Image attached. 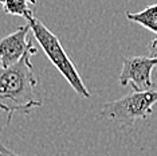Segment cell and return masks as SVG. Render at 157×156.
I'll return each mask as SVG.
<instances>
[{
    "label": "cell",
    "mask_w": 157,
    "mask_h": 156,
    "mask_svg": "<svg viewBox=\"0 0 157 156\" xmlns=\"http://www.w3.org/2000/svg\"><path fill=\"white\" fill-rule=\"evenodd\" d=\"M36 51L31 41L19 62L10 67L0 66V111L7 113V124L11 123L15 113L27 115L31 109L43 105L38 92V78L31 62V57Z\"/></svg>",
    "instance_id": "6da1fadb"
},
{
    "label": "cell",
    "mask_w": 157,
    "mask_h": 156,
    "mask_svg": "<svg viewBox=\"0 0 157 156\" xmlns=\"http://www.w3.org/2000/svg\"><path fill=\"white\" fill-rule=\"evenodd\" d=\"M27 23L30 24L34 38L38 41L39 46L44 51V54L47 55L50 62L56 67V70L69 82V85L74 89V92L83 98H90L91 97L90 92L86 88V85L83 84V80L79 76L78 70L75 69L73 61L69 58V55L65 51L62 43L59 42L58 37L54 33H51L35 15L28 18Z\"/></svg>",
    "instance_id": "7a4b0ae2"
},
{
    "label": "cell",
    "mask_w": 157,
    "mask_h": 156,
    "mask_svg": "<svg viewBox=\"0 0 157 156\" xmlns=\"http://www.w3.org/2000/svg\"><path fill=\"white\" fill-rule=\"evenodd\" d=\"M157 104V89L142 92L132 90L118 100L105 102L101 115L108 120L122 125L133 127L141 120H148Z\"/></svg>",
    "instance_id": "3957f363"
},
{
    "label": "cell",
    "mask_w": 157,
    "mask_h": 156,
    "mask_svg": "<svg viewBox=\"0 0 157 156\" xmlns=\"http://www.w3.org/2000/svg\"><path fill=\"white\" fill-rule=\"evenodd\" d=\"M153 69H157V58L145 55L126 57L122 59L118 82L121 86H129L136 92L153 89Z\"/></svg>",
    "instance_id": "277c9868"
},
{
    "label": "cell",
    "mask_w": 157,
    "mask_h": 156,
    "mask_svg": "<svg viewBox=\"0 0 157 156\" xmlns=\"http://www.w3.org/2000/svg\"><path fill=\"white\" fill-rule=\"evenodd\" d=\"M31 31L30 24L20 26L12 34L0 39V66L10 67L20 61L33 39H27Z\"/></svg>",
    "instance_id": "5b68a950"
},
{
    "label": "cell",
    "mask_w": 157,
    "mask_h": 156,
    "mask_svg": "<svg viewBox=\"0 0 157 156\" xmlns=\"http://www.w3.org/2000/svg\"><path fill=\"white\" fill-rule=\"evenodd\" d=\"M125 16L130 22L140 24V26L148 28L149 31H152V33L157 34V4L149 6L138 12L126 11Z\"/></svg>",
    "instance_id": "8992f818"
},
{
    "label": "cell",
    "mask_w": 157,
    "mask_h": 156,
    "mask_svg": "<svg viewBox=\"0 0 157 156\" xmlns=\"http://www.w3.org/2000/svg\"><path fill=\"white\" fill-rule=\"evenodd\" d=\"M3 10L7 15H13V16H22L24 19L34 16L33 10L28 7L27 0H6L2 3Z\"/></svg>",
    "instance_id": "52a82bcc"
},
{
    "label": "cell",
    "mask_w": 157,
    "mask_h": 156,
    "mask_svg": "<svg viewBox=\"0 0 157 156\" xmlns=\"http://www.w3.org/2000/svg\"><path fill=\"white\" fill-rule=\"evenodd\" d=\"M0 156H19V155L15 154L13 151H11L10 148H7L6 145H3L0 143Z\"/></svg>",
    "instance_id": "ba28073f"
},
{
    "label": "cell",
    "mask_w": 157,
    "mask_h": 156,
    "mask_svg": "<svg viewBox=\"0 0 157 156\" xmlns=\"http://www.w3.org/2000/svg\"><path fill=\"white\" fill-rule=\"evenodd\" d=\"M149 53H151V57H153V58H157V37L151 42V46H149Z\"/></svg>",
    "instance_id": "9c48e42d"
},
{
    "label": "cell",
    "mask_w": 157,
    "mask_h": 156,
    "mask_svg": "<svg viewBox=\"0 0 157 156\" xmlns=\"http://www.w3.org/2000/svg\"><path fill=\"white\" fill-rule=\"evenodd\" d=\"M3 2H6V0H0V3H3ZM30 4H36V0H27Z\"/></svg>",
    "instance_id": "30bf717a"
}]
</instances>
